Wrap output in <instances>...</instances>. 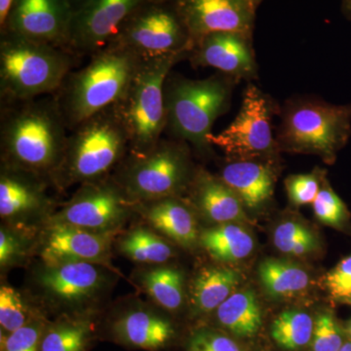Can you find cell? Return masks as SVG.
I'll list each match as a JSON object with an SVG mask.
<instances>
[{
	"mask_svg": "<svg viewBox=\"0 0 351 351\" xmlns=\"http://www.w3.org/2000/svg\"><path fill=\"white\" fill-rule=\"evenodd\" d=\"M68 130L54 97L1 105V165L52 179Z\"/></svg>",
	"mask_w": 351,
	"mask_h": 351,
	"instance_id": "cell-1",
	"label": "cell"
},
{
	"mask_svg": "<svg viewBox=\"0 0 351 351\" xmlns=\"http://www.w3.org/2000/svg\"><path fill=\"white\" fill-rule=\"evenodd\" d=\"M142 61L131 50L110 43L92 55L86 66L69 73L54 94L69 131L119 103Z\"/></svg>",
	"mask_w": 351,
	"mask_h": 351,
	"instance_id": "cell-2",
	"label": "cell"
},
{
	"mask_svg": "<svg viewBox=\"0 0 351 351\" xmlns=\"http://www.w3.org/2000/svg\"><path fill=\"white\" fill-rule=\"evenodd\" d=\"M75 57L64 48L1 32V105L56 93L71 73Z\"/></svg>",
	"mask_w": 351,
	"mask_h": 351,
	"instance_id": "cell-3",
	"label": "cell"
},
{
	"mask_svg": "<svg viewBox=\"0 0 351 351\" xmlns=\"http://www.w3.org/2000/svg\"><path fill=\"white\" fill-rule=\"evenodd\" d=\"M129 152L125 127L114 108H107L71 131L63 160L51 181L59 189L105 179Z\"/></svg>",
	"mask_w": 351,
	"mask_h": 351,
	"instance_id": "cell-4",
	"label": "cell"
},
{
	"mask_svg": "<svg viewBox=\"0 0 351 351\" xmlns=\"http://www.w3.org/2000/svg\"><path fill=\"white\" fill-rule=\"evenodd\" d=\"M235 82L228 75L196 80L168 76L164 87L165 130L200 151L211 149L208 137L215 121L228 110Z\"/></svg>",
	"mask_w": 351,
	"mask_h": 351,
	"instance_id": "cell-5",
	"label": "cell"
},
{
	"mask_svg": "<svg viewBox=\"0 0 351 351\" xmlns=\"http://www.w3.org/2000/svg\"><path fill=\"white\" fill-rule=\"evenodd\" d=\"M276 132L277 147L313 154L332 162L351 135V104L332 105L311 97L286 101Z\"/></svg>",
	"mask_w": 351,
	"mask_h": 351,
	"instance_id": "cell-6",
	"label": "cell"
},
{
	"mask_svg": "<svg viewBox=\"0 0 351 351\" xmlns=\"http://www.w3.org/2000/svg\"><path fill=\"white\" fill-rule=\"evenodd\" d=\"M195 173L186 143L161 138L142 154H128L113 176L134 203L179 196L188 189Z\"/></svg>",
	"mask_w": 351,
	"mask_h": 351,
	"instance_id": "cell-7",
	"label": "cell"
},
{
	"mask_svg": "<svg viewBox=\"0 0 351 351\" xmlns=\"http://www.w3.org/2000/svg\"><path fill=\"white\" fill-rule=\"evenodd\" d=\"M186 55L143 60L123 98L113 106L125 127L129 154H142L161 140L166 128L164 87L171 69Z\"/></svg>",
	"mask_w": 351,
	"mask_h": 351,
	"instance_id": "cell-8",
	"label": "cell"
},
{
	"mask_svg": "<svg viewBox=\"0 0 351 351\" xmlns=\"http://www.w3.org/2000/svg\"><path fill=\"white\" fill-rule=\"evenodd\" d=\"M112 281L108 267L92 263H43L32 276L43 304L66 314L90 309L105 297Z\"/></svg>",
	"mask_w": 351,
	"mask_h": 351,
	"instance_id": "cell-9",
	"label": "cell"
},
{
	"mask_svg": "<svg viewBox=\"0 0 351 351\" xmlns=\"http://www.w3.org/2000/svg\"><path fill=\"white\" fill-rule=\"evenodd\" d=\"M112 43L123 46L142 60L175 55L189 56L193 47L173 3L147 1L126 20Z\"/></svg>",
	"mask_w": 351,
	"mask_h": 351,
	"instance_id": "cell-10",
	"label": "cell"
},
{
	"mask_svg": "<svg viewBox=\"0 0 351 351\" xmlns=\"http://www.w3.org/2000/svg\"><path fill=\"white\" fill-rule=\"evenodd\" d=\"M276 108L270 97L249 84L239 114L225 130L210 134V145L221 149L230 160H258L272 156L278 147L272 130Z\"/></svg>",
	"mask_w": 351,
	"mask_h": 351,
	"instance_id": "cell-11",
	"label": "cell"
},
{
	"mask_svg": "<svg viewBox=\"0 0 351 351\" xmlns=\"http://www.w3.org/2000/svg\"><path fill=\"white\" fill-rule=\"evenodd\" d=\"M135 203L127 197L113 178L82 184L75 195L47 223H64L101 234L113 235L121 230Z\"/></svg>",
	"mask_w": 351,
	"mask_h": 351,
	"instance_id": "cell-12",
	"label": "cell"
},
{
	"mask_svg": "<svg viewBox=\"0 0 351 351\" xmlns=\"http://www.w3.org/2000/svg\"><path fill=\"white\" fill-rule=\"evenodd\" d=\"M47 182L51 180L1 165L0 217L4 225L29 237L36 233L39 223L45 226L54 213L46 193Z\"/></svg>",
	"mask_w": 351,
	"mask_h": 351,
	"instance_id": "cell-13",
	"label": "cell"
},
{
	"mask_svg": "<svg viewBox=\"0 0 351 351\" xmlns=\"http://www.w3.org/2000/svg\"><path fill=\"white\" fill-rule=\"evenodd\" d=\"M147 0H87L71 19L68 50L90 57L112 43L126 20Z\"/></svg>",
	"mask_w": 351,
	"mask_h": 351,
	"instance_id": "cell-14",
	"label": "cell"
},
{
	"mask_svg": "<svg viewBox=\"0 0 351 351\" xmlns=\"http://www.w3.org/2000/svg\"><path fill=\"white\" fill-rule=\"evenodd\" d=\"M73 15L68 0H14L1 32L68 50Z\"/></svg>",
	"mask_w": 351,
	"mask_h": 351,
	"instance_id": "cell-15",
	"label": "cell"
},
{
	"mask_svg": "<svg viewBox=\"0 0 351 351\" xmlns=\"http://www.w3.org/2000/svg\"><path fill=\"white\" fill-rule=\"evenodd\" d=\"M173 6L193 45L217 32L253 36L256 9L249 0H175Z\"/></svg>",
	"mask_w": 351,
	"mask_h": 351,
	"instance_id": "cell-16",
	"label": "cell"
},
{
	"mask_svg": "<svg viewBox=\"0 0 351 351\" xmlns=\"http://www.w3.org/2000/svg\"><path fill=\"white\" fill-rule=\"evenodd\" d=\"M113 235L64 225L46 223L39 240L43 263H92L110 267Z\"/></svg>",
	"mask_w": 351,
	"mask_h": 351,
	"instance_id": "cell-17",
	"label": "cell"
},
{
	"mask_svg": "<svg viewBox=\"0 0 351 351\" xmlns=\"http://www.w3.org/2000/svg\"><path fill=\"white\" fill-rule=\"evenodd\" d=\"M195 66H210L239 82L256 77L252 38L237 32H217L196 41L189 55Z\"/></svg>",
	"mask_w": 351,
	"mask_h": 351,
	"instance_id": "cell-18",
	"label": "cell"
},
{
	"mask_svg": "<svg viewBox=\"0 0 351 351\" xmlns=\"http://www.w3.org/2000/svg\"><path fill=\"white\" fill-rule=\"evenodd\" d=\"M135 211L154 232L184 248L199 242L195 212L179 196L135 203Z\"/></svg>",
	"mask_w": 351,
	"mask_h": 351,
	"instance_id": "cell-19",
	"label": "cell"
},
{
	"mask_svg": "<svg viewBox=\"0 0 351 351\" xmlns=\"http://www.w3.org/2000/svg\"><path fill=\"white\" fill-rule=\"evenodd\" d=\"M113 336L122 345L145 350H158L175 338L174 325L149 307H134L112 323Z\"/></svg>",
	"mask_w": 351,
	"mask_h": 351,
	"instance_id": "cell-20",
	"label": "cell"
},
{
	"mask_svg": "<svg viewBox=\"0 0 351 351\" xmlns=\"http://www.w3.org/2000/svg\"><path fill=\"white\" fill-rule=\"evenodd\" d=\"M189 189L193 206L208 221L216 225L246 221L243 203L219 177L196 171Z\"/></svg>",
	"mask_w": 351,
	"mask_h": 351,
	"instance_id": "cell-21",
	"label": "cell"
},
{
	"mask_svg": "<svg viewBox=\"0 0 351 351\" xmlns=\"http://www.w3.org/2000/svg\"><path fill=\"white\" fill-rule=\"evenodd\" d=\"M219 179L237 193L249 209L262 207L274 195V170L257 159L230 160L219 173Z\"/></svg>",
	"mask_w": 351,
	"mask_h": 351,
	"instance_id": "cell-22",
	"label": "cell"
},
{
	"mask_svg": "<svg viewBox=\"0 0 351 351\" xmlns=\"http://www.w3.org/2000/svg\"><path fill=\"white\" fill-rule=\"evenodd\" d=\"M241 274L230 267H210L201 269L189 288V302L193 316L215 313L237 291Z\"/></svg>",
	"mask_w": 351,
	"mask_h": 351,
	"instance_id": "cell-23",
	"label": "cell"
},
{
	"mask_svg": "<svg viewBox=\"0 0 351 351\" xmlns=\"http://www.w3.org/2000/svg\"><path fill=\"white\" fill-rule=\"evenodd\" d=\"M136 282L164 311L176 313L186 300V278L184 272L168 265H151L138 270Z\"/></svg>",
	"mask_w": 351,
	"mask_h": 351,
	"instance_id": "cell-24",
	"label": "cell"
},
{
	"mask_svg": "<svg viewBox=\"0 0 351 351\" xmlns=\"http://www.w3.org/2000/svg\"><path fill=\"white\" fill-rule=\"evenodd\" d=\"M215 314L219 326L240 339L253 338L263 325L262 307L252 290L235 291Z\"/></svg>",
	"mask_w": 351,
	"mask_h": 351,
	"instance_id": "cell-25",
	"label": "cell"
},
{
	"mask_svg": "<svg viewBox=\"0 0 351 351\" xmlns=\"http://www.w3.org/2000/svg\"><path fill=\"white\" fill-rule=\"evenodd\" d=\"M199 243L215 260L235 263L244 260L254 250L253 237L239 223H221L200 232Z\"/></svg>",
	"mask_w": 351,
	"mask_h": 351,
	"instance_id": "cell-26",
	"label": "cell"
},
{
	"mask_svg": "<svg viewBox=\"0 0 351 351\" xmlns=\"http://www.w3.org/2000/svg\"><path fill=\"white\" fill-rule=\"evenodd\" d=\"M93 334L94 325L89 316L64 314L46 324L40 351H86Z\"/></svg>",
	"mask_w": 351,
	"mask_h": 351,
	"instance_id": "cell-27",
	"label": "cell"
},
{
	"mask_svg": "<svg viewBox=\"0 0 351 351\" xmlns=\"http://www.w3.org/2000/svg\"><path fill=\"white\" fill-rule=\"evenodd\" d=\"M117 250L129 260L149 265H164L175 256L169 240L151 228L137 226L122 233L117 239Z\"/></svg>",
	"mask_w": 351,
	"mask_h": 351,
	"instance_id": "cell-28",
	"label": "cell"
},
{
	"mask_svg": "<svg viewBox=\"0 0 351 351\" xmlns=\"http://www.w3.org/2000/svg\"><path fill=\"white\" fill-rule=\"evenodd\" d=\"M261 283L269 297L285 300L301 294L311 279L306 270L290 261L267 258L258 267Z\"/></svg>",
	"mask_w": 351,
	"mask_h": 351,
	"instance_id": "cell-29",
	"label": "cell"
},
{
	"mask_svg": "<svg viewBox=\"0 0 351 351\" xmlns=\"http://www.w3.org/2000/svg\"><path fill=\"white\" fill-rule=\"evenodd\" d=\"M313 329L314 320L311 314L300 309H289L274 320L270 336L282 350L298 351L311 345Z\"/></svg>",
	"mask_w": 351,
	"mask_h": 351,
	"instance_id": "cell-30",
	"label": "cell"
},
{
	"mask_svg": "<svg viewBox=\"0 0 351 351\" xmlns=\"http://www.w3.org/2000/svg\"><path fill=\"white\" fill-rule=\"evenodd\" d=\"M38 313L32 308L19 291L3 284L0 287L1 339L29 324Z\"/></svg>",
	"mask_w": 351,
	"mask_h": 351,
	"instance_id": "cell-31",
	"label": "cell"
},
{
	"mask_svg": "<svg viewBox=\"0 0 351 351\" xmlns=\"http://www.w3.org/2000/svg\"><path fill=\"white\" fill-rule=\"evenodd\" d=\"M274 243L282 253L295 257L308 255L319 248V240L313 230L298 221H287L276 226Z\"/></svg>",
	"mask_w": 351,
	"mask_h": 351,
	"instance_id": "cell-32",
	"label": "cell"
},
{
	"mask_svg": "<svg viewBox=\"0 0 351 351\" xmlns=\"http://www.w3.org/2000/svg\"><path fill=\"white\" fill-rule=\"evenodd\" d=\"M313 205L314 214L321 223L339 230L348 228L350 214L345 203L325 180Z\"/></svg>",
	"mask_w": 351,
	"mask_h": 351,
	"instance_id": "cell-33",
	"label": "cell"
},
{
	"mask_svg": "<svg viewBox=\"0 0 351 351\" xmlns=\"http://www.w3.org/2000/svg\"><path fill=\"white\" fill-rule=\"evenodd\" d=\"M346 339L345 327L330 311H323L314 320L311 351H339Z\"/></svg>",
	"mask_w": 351,
	"mask_h": 351,
	"instance_id": "cell-34",
	"label": "cell"
},
{
	"mask_svg": "<svg viewBox=\"0 0 351 351\" xmlns=\"http://www.w3.org/2000/svg\"><path fill=\"white\" fill-rule=\"evenodd\" d=\"M13 228L2 225L0 228V267L2 271L23 265L29 256V239Z\"/></svg>",
	"mask_w": 351,
	"mask_h": 351,
	"instance_id": "cell-35",
	"label": "cell"
},
{
	"mask_svg": "<svg viewBox=\"0 0 351 351\" xmlns=\"http://www.w3.org/2000/svg\"><path fill=\"white\" fill-rule=\"evenodd\" d=\"M46 322L38 314L25 326L1 339V351H40L41 339Z\"/></svg>",
	"mask_w": 351,
	"mask_h": 351,
	"instance_id": "cell-36",
	"label": "cell"
},
{
	"mask_svg": "<svg viewBox=\"0 0 351 351\" xmlns=\"http://www.w3.org/2000/svg\"><path fill=\"white\" fill-rule=\"evenodd\" d=\"M186 351H246L228 335L202 327L191 332L186 343Z\"/></svg>",
	"mask_w": 351,
	"mask_h": 351,
	"instance_id": "cell-37",
	"label": "cell"
},
{
	"mask_svg": "<svg viewBox=\"0 0 351 351\" xmlns=\"http://www.w3.org/2000/svg\"><path fill=\"white\" fill-rule=\"evenodd\" d=\"M323 181L324 177L316 172L290 176L286 180L285 184L291 202L299 206L313 204L319 193Z\"/></svg>",
	"mask_w": 351,
	"mask_h": 351,
	"instance_id": "cell-38",
	"label": "cell"
},
{
	"mask_svg": "<svg viewBox=\"0 0 351 351\" xmlns=\"http://www.w3.org/2000/svg\"><path fill=\"white\" fill-rule=\"evenodd\" d=\"M324 284L332 300L346 304L351 295V255L328 272Z\"/></svg>",
	"mask_w": 351,
	"mask_h": 351,
	"instance_id": "cell-39",
	"label": "cell"
},
{
	"mask_svg": "<svg viewBox=\"0 0 351 351\" xmlns=\"http://www.w3.org/2000/svg\"><path fill=\"white\" fill-rule=\"evenodd\" d=\"M13 1L14 0H0V27H1L5 24Z\"/></svg>",
	"mask_w": 351,
	"mask_h": 351,
	"instance_id": "cell-40",
	"label": "cell"
},
{
	"mask_svg": "<svg viewBox=\"0 0 351 351\" xmlns=\"http://www.w3.org/2000/svg\"><path fill=\"white\" fill-rule=\"evenodd\" d=\"M341 12L351 22V0H341Z\"/></svg>",
	"mask_w": 351,
	"mask_h": 351,
	"instance_id": "cell-41",
	"label": "cell"
},
{
	"mask_svg": "<svg viewBox=\"0 0 351 351\" xmlns=\"http://www.w3.org/2000/svg\"><path fill=\"white\" fill-rule=\"evenodd\" d=\"M86 1L87 0H68L73 13L76 12Z\"/></svg>",
	"mask_w": 351,
	"mask_h": 351,
	"instance_id": "cell-42",
	"label": "cell"
},
{
	"mask_svg": "<svg viewBox=\"0 0 351 351\" xmlns=\"http://www.w3.org/2000/svg\"><path fill=\"white\" fill-rule=\"evenodd\" d=\"M147 1L156 4H170L173 3V2L175 1V0H147Z\"/></svg>",
	"mask_w": 351,
	"mask_h": 351,
	"instance_id": "cell-43",
	"label": "cell"
},
{
	"mask_svg": "<svg viewBox=\"0 0 351 351\" xmlns=\"http://www.w3.org/2000/svg\"><path fill=\"white\" fill-rule=\"evenodd\" d=\"M339 351H351V339H348Z\"/></svg>",
	"mask_w": 351,
	"mask_h": 351,
	"instance_id": "cell-44",
	"label": "cell"
},
{
	"mask_svg": "<svg viewBox=\"0 0 351 351\" xmlns=\"http://www.w3.org/2000/svg\"><path fill=\"white\" fill-rule=\"evenodd\" d=\"M346 336H348V339H351V319L348 321V324L345 327Z\"/></svg>",
	"mask_w": 351,
	"mask_h": 351,
	"instance_id": "cell-45",
	"label": "cell"
},
{
	"mask_svg": "<svg viewBox=\"0 0 351 351\" xmlns=\"http://www.w3.org/2000/svg\"><path fill=\"white\" fill-rule=\"evenodd\" d=\"M251 2L252 5H253L254 8L257 10L258 5L262 3L263 0H249Z\"/></svg>",
	"mask_w": 351,
	"mask_h": 351,
	"instance_id": "cell-46",
	"label": "cell"
},
{
	"mask_svg": "<svg viewBox=\"0 0 351 351\" xmlns=\"http://www.w3.org/2000/svg\"><path fill=\"white\" fill-rule=\"evenodd\" d=\"M346 304H350V306H351V295H350V299H348V301L346 302Z\"/></svg>",
	"mask_w": 351,
	"mask_h": 351,
	"instance_id": "cell-47",
	"label": "cell"
}]
</instances>
